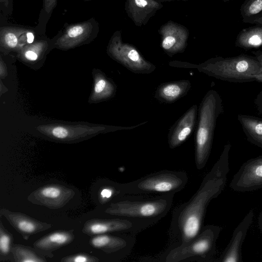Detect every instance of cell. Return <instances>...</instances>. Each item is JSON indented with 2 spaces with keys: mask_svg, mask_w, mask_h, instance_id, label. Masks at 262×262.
I'll return each mask as SVG.
<instances>
[{
  "mask_svg": "<svg viewBox=\"0 0 262 262\" xmlns=\"http://www.w3.org/2000/svg\"><path fill=\"white\" fill-rule=\"evenodd\" d=\"M11 1V0H0L1 6L6 9H8L10 5Z\"/></svg>",
  "mask_w": 262,
  "mask_h": 262,
  "instance_id": "cell-34",
  "label": "cell"
},
{
  "mask_svg": "<svg viewBox=\"0 0 262 262\" xmlns=\"http://www.w3.org/2000/svg\"><path fill=\"white\" fill-rule=\"evenodd\" d=\"M258 226L260 230L262 231V211L259 214L258 220Z\"/></svg>",
  "mask_w": 262,
  "mask_h": 262,
  "instance_id": "cell-35",
  "label": "cell"
},
{
  "mask_svg": "<svg viewBox=\"0 0 262 262\" xmlns=\"http://www.w3.org/2000/svg\"><path fill=\"white\" fill-rule=\"evenodd\" d=\"M99 26L95 18L78 23L64 25L56 44L62 47H70L90 41L98 34Z\"/></svg>",
  "mask_w": 262,
  "mask_h": 262,
  "instance_id": "cell-11",
  "label": "cell"
},
{
  "mask_svg": "<svg viewBox=\"0 0 262 262\" xmlns=\"http://www.w3.org/2000/svg\"><path fill=\"white\" fill-rule=\"evenodd\" d=\"M136 242V235L123 233L98 234L90 241L94 248L106 254L114 255L119 260L130 254Z\"/></svg>",
  "mask_w": 262,
  "mask_h": 262,
  "instance_id": "cell-8",
  "label": "cell"
},
{
  "mask_svg": "<svg viewBox=\"0 0 262 262\" xmlns=\"http://www.w3.org/2000/svg\"><path fill=\"white\" fill-rule=\"evenodd\" d=\"M174 195L125 194L110 203L104 212L110 218L129 220L149 228L166 215Z\"/></svg>",
  "mask_w": 262,
  "mask_h": 262,
  "instance_id": "cell-2",
  "label": "cell"
},
{
  "mask_svg": "<svg viewBox=\"0 0 262 262\" xmlns=\"http://www.w3.org/2000/svg\"><path fill=\"white\" fill-rule=\"evenodd\" d=\"M188 180L185 171L161 170L124 185L126 194H175L184 188Z\"/></svg>",
  "mask_w": 262,
  "mask_h": 262,
  "instance_id": "cell-6",
  "label": "cell"
},
{
  "mask_svg": "<svg viewBox=\"0 0 262 262\" xmlns=\"http://www.w3.org/2000/svg\"><path fill=\"white\" fill-rule=\"evenodd\" d=\"M249 23L262 26V16L256 17L252 19L249 22Z\"/></svg>",
  "mask_w": 262,
  "mask_h": 262,
  "instance_id": "cell-33",
  "label": "cell"
},
{
  "mask_svg": "<svg viewBox=\"0 0 262 262\" xmlns=\"http://www.w3.org/2000/svg\"><path fill=\"white\" fill-rule=\"evenodd\" d=\"M46 43L47 41L46 40L36 41L31 46L28 47V49L24 52L25 57L31 61L36 60L38 58L36 52L41 50L42 48L46 46Z\"/></svg>",
  "mask_w": 262,
  "mask_h": 262,
  "instance_id": "cell-26",
  "label": "cell"
},
{
  "mask_svg": "<svg viewBox=\"0 0 262 262\" xmlns=\"http://www.w3.org/2000/svg\"><path fill=\"white\" fill-rule=\"evenodd\" d=\"M224 2H229V1H232V0H221Z\"/></svg>",
  "mask_w": 262,
  "mask_h": 262,
  "instance_id": "cell-37",
  "label": "cell"
},
{
  "mask_svg": "<svg viewBox=\"0 0 262 262\" xmlns=\"http://www.w3.org/2000/svg\"><path fill=\"white\" fill-rule=\"evenodd\" d=\"M106 85V82L103 79L99 80L95 87V91L97 93H101L104 89Z\"/></svg>",
  "mask_w": 262,
  "mask_h": 262,
  "instance_id": "cell-32",
  "label": "cell"
},
{
  "mask_svg": "<svg viewBox=\"0 0 262 262\" xmlns=\"http://www.w3.org/2000/svg\"><path fill=\"white\" fill-rule=\"evenodd\" d=\"M230 187L237 192H249L262 188V156L244 163L234 175Z\"/></svg>",
  "mask_w": 262,
  "mask_h": 262,
  "instance_id": "cell-10",
  "label": "cell"
},
{
  "mask_svg": "<svg viewBox=\"0 0 262 262\" xmlns=\"http://www.w3.org/2000/svg\"><path fill=\"white\" fill-rule=\"evenodd\" d=\"M235 46L244 50H251L262 47V26L246 28L236 36Z\"/></svg>",
  "mask_w": 262,
  "mask_h": 262,
  "instance_id": "cell-22",
  "label": "cell"
},
{
  "mask_svg": "<svg viewBox=\"0 0 262 262\" xmlns=\"http://www.w3.org/2000/svg\"><path fill=\"white\" fill-rule=\"evenodd\" d=\"M244 23H249L262 13V0H245L240 8Z\"/></svg>",
  "mask_w": 262,
  "mask_h": 262,
  "instance_id": "cell-25",
  "label": "cell"
},
{
  "mask_svg": "<svg viewBox=\"0 0 262 262\" xmlns=\"http://www.w3.org/2000/svg\"><path fill=\"white\" fill-rule=\"evenodd\" d=\"M99 260L97 257L84 253L69 255L61 260L64 262H96Z\"/></svg>",
  "mask_w": 262,
  "mask_h": 262,
  "instance_id": "cell-27",
  "label": "cell"
},
{
  "mask_svg": "<svg viewBox=\"0 0 262 262\" xmlns=\"http://www.w3.org/2000/svg\"><path fill=\"white\" fill-rule=\"evenodd\" d=\"M74 195V191L71 188L58 184H49L33 191L28 199L34 204L55 209L63 207Z\"/></svg>",
  "mask_w": 262,
  "mask_h": 262,
  "instance_id": "cell-12",
  "label": "cell"
},
{
  "mask_svg": "<svg viewBox=\"0 0 262 262\" xmlns=\"http://www.w3.org/2000/svg\"><path fill=\"white\" fill-rule=\"evenodd\" d=\"M160 3H163L166 2H171V1H187L189 0H156Z\"/></svg>",
  "mask_w": 262,
  "mask_h": 262,
  "instance_id": "cell-36",
  "label": "cell"
},
{
  "mask_svg": "<svg viewBox=\"0 0 262 262\" xmlns=\"http://www.w3.org/2000/svg\"><path fill=\"white\" fill-rule=\"evenodd\" d=\"M0 214L5 217L26 240L28 239L31 235L46 230L52 227L50 224L36 220L25 214L11 211L5 208L1 209Z\"/></svg>",
  "mask_w": 262,
  "mask_h": 262,
  "instance_id": "cell-15",
  "label": "cell"
},
{
  "mask_svg": "<svg viewBox=\"0 0 262 262\" xmlns=\"http://www.w3.org/2000/svg\"><path fill=\"white\" fill-rule=\"evenodd\" d=\"M163 7L156 0H126L125 10L135 25H145L155 13Z\"/></svg>",
  "mask_w": 262,
  "mask_h": 262,
  "instance_id": "cell-17",
  "label": "cell"
},
{
  "mask_svg": "<svg viewBox=\"0 0 262 262\" xmlns=\"http://www.w3.org/2000/svg\"><path fill=\"white\" fill-rule=\"evenodd\" d=\"M58 0H43V11L45 16L51 15L56 7Z\"/></svg>",
  "mask_w": 262,
  "mask_h": 262,
  "instance_id": "cell-28",
  "label": "cell"
},
{
  "mask_svg": "<svg viewBox=\"0 0 262 262\" xmlns=\"http://www.w3.org/2000/svg\"><path fill=\"white\" fill-rule=\"evenodd\" d=\"M190 88V81L186 80L164 83L157 88L154 97L160 102L172 103L184 96Z\"/></svg>",
  "mask_w": 262,
  "mask_h": 262,
  "instance_id": "cell-20",
  "label": "cell"
},
{
  "mask_svg": "<svg viewBox=\"0 0 262 262\" xmlns=\"http://www.w3.org/2000/svg\"><path fill=\"white\" fill-rule=\"evenodd\" d=\"M13 237L12 234L7 231L0 222V258L1 260H13L14 257L12 252Z\"/></svg>",
  "mask_w": 262,
  "mask_h": 262,
  "instance_id": "cell-24",
  "label": "cell"
},
{
  "mask_svg": "<svg viewBox=\"0 0 262 262\" xmlns=\"http://www.w3.org/2000/svg\"><path fill=\"white\" fill-rule=\"evenodd\" d=\"M253 54L257 58L261 64L260 71L257 75L256 80L262 82V50L254 51Z\"/></svg>",
  "mask_w": 262,
  "mask_h": 262,
  "instance_id": "cell-30",
  "label": "cell"
},
{
  "mask_svg": "<svg viewBox=\"0 0 262 262\" xmlns=\"http://www.w3.org/2000/svg\"><path fill=\"white\" fill-rule=\"evenodd\" d=\"M254 217L250 210L233 232L231 238L220 257L221 262H242V247Z\"/></svg>",
  "mask_w": 262,
  "mask_h": 262,
  "instance_id": "cell-14",
  "label": "cell"
},
{
  "mask_svg": "<svg viewBox=\"0 0 262 262\" xmlns=\"http://www.w3.org/2000/svg\"><path fill=\"white\" fill-rule=\"evenodd\" d=\"M108 50L114 57L133 72L149 73L155 69L134 46L123 42L120 31H115L112 36Z\"/></svg>",
  "mask_w": 262,
  "mask_h": 262,
  "instance_id": "cell-7",
  "label": "cell"
},
{
  "mask_svg": "<svg viewBox=\"0 0 262 262\" xmlns=\"http://www.w3.org/2000/svg\"><path fill=\"white\" fill-rule=\"evenodd\" d=\"M262 16V13L260 14V15L259 16Z\"/></svg>",
  "mask_w": 262,
  "mask_h": 262,
  "instance_id": "cell-38",
  "label": "cell"
},
{
  "mask_svg": "<svg viewBox=\"0 0 262 262\" xmlns=\"http://www.w3.org/2000/svg\"><path fill=\"white\" fill-rule=\"evenodd\" d=\"M197 112V105H193L171 127L168 135V142L171 149L180 146L192 133Z\"/></svg>",
  "mask_w": 262,
  "mask_h": 262,
  "instance_id": "cell-16",
  "label": "cell"
},
{
  "mask_svg": "<svg viewBox=\"0 0 262 262\" xmlns=\"http://www.w3.org/2000/svg\"><path fill=\"white\" fill-rule=\"evenodd\" d=\"M35 32L32 28L4 26L0 28V40L2 45L13 49L18 45L31 44L34 42Z\"/></svg>",
  "mask_w": 262,
  "mask_h": 262,
  "instance_id": "cell-19",
  "label": "cell"
},
{
  "mask_svg": "<svg viewBox=\"0 0 262 262\" xmlns=\"http://www.w3.org/2000/svg\"><path fill=\"white\" fill-rule=\"evenodd\" d=\"M198 69L221 80L242 83L256 80L261 64L255 56L241 54L231 57L210 58L200 64Z\"/></svg>",
  "mask_w": 262,
  "mask_h": 262,
  "instance_id": "cell-5",
  "label": "cell"
},
{
  "mask_svg": "<svg viewBox=\"0 0 262 262\" xmlns=\"http://www.w3.org/2000/svg\"><path fill=\"white\" fill-rule=\"evenodd\" d=\"M53 135L58 138H64L67 137V130L62 127H56L52 130Z\"/></svg>",
  "mask_w": 262,
  "mask_h": 262,
  "instance_id": "cell-29",
  "label": "cell"
},
{
  "mask_svg": "<svg viewBox=\"0 0 262 262\" xmlns=\"http://www.w3.org/2000/svg\"><path fill=\"white\" fill-rule=\"evenodd\" d=\"M148 228L144 224L126 219H94L84 224L82 231L89 236L113 233L136 235Z\"/></svg>",
  "mask_w": 262,
  "mask_h": 262,
  "instance_id": "cell-9",
  "label": "cell"
},
{
  "mask_svg": "<svg viewBox=\"0 0 262 262\" xmlns=\"http://www.w3.org/2000/svg\"><path fill=\"white\" fill-rule=\"evenodd\" d=\"M222 228L217 225L204 226L190 242L178 246L166 248L152 261L159 262H209L216 253V242Z\"/></svg>",
  "mask_w": 262,
  "mask_h": 262,
  "instance_id": "cell-3",
  "label": "cell"
},
{
  "mask_svg": "<svg viewBox=\"0 0 262 262\" xmlns=\"http://www.w3.org/2000/svg\"><path fill=\"white\" fill-rule=\"evenodd\" d=\"M222 99L215 90H209L199 107V116L195 137V163L198 169L205 167L212 145L217 119L223 113Z\"/></svg>",
  "mask_w": 262,
  "mask_h": 262,
  "instance_id": "cell-4",
  "label": "cell"
},
{
  "mask_svg": "<svg viewBox=\"0 0 262 262\" xmlns=\"http://www.w3.org/2000/svg\"><path fill=\"white\" fill-rule=\"evenodd\" d=\"M159 32L161 47L167 54L172 55L185 50L189 35L185 26L169 20L161 26Z\"/></svg>",
  "mask_w": 262,
  "mask_h": 262,
  "instance_id": "cell-13",
  "label": "cell"
},
{
  "mask_svg": "<svg viewBox=\"0 0 262 262\" xmlns=\"http://www.w3.org/2000/svg\"><path fill=\"white\" fill-rule=\"evenodd\" d=\"M255 103L259 114L262 115V90L257 96L255 100Z\"/></svg>",
  "mask_w": 262,
  "mask_h": 262,
  "instance_id": "cell-31",
  "label": "cell"
},
{
  "mask_svg": "<svg viewBox=\"0 0 262 262\" xmlns=\"http://www.w3.org/2000/svg\"><path fill=\"white\" fill-rule=\"evenodd\" d=\"M237 120L247 140L253 144L262 148V118L239 114Z\"/></svg>",
  "mask_w": 262,
  "mask_h": 262,
  "instance_id": "cell-21",
  "label": "cell"
},
{
  "mask_svg": "<svg viewBox=\"0 0 262 262\" xmlns=\"http://www.w3.org/2000/svg\"><path fill=\"white\" fill-rule=\"evenodd\" d=\"M231 147L230 143L224 145L219 159L206 174L196 192L188 201L173 210L166 248L185 244L200 232L209 203L218 197L226 185Z\"/></svg>",
  "mask_w": 262,
  "mask_h": 262,
  "instance_id": "cell-1",
  "label": "cell"
},
{
  "mask_svg": "<svg viewBox=\"0 0 262 262\" xmlns=\"http://www.w3.org/2000/svg\"><path fill=\"white\" fill-rule=\"evenodd\" d=\"M74 230H59L40 238L33 244L36 251L43 256L52 258L53 252L66 246L74 239Z\"/></svg>",
  "mask_w": 262,
  "mask_h": 262,
  "instance_id": "cell-18",
  "label": "cell"
},
{
  "mask_svg": "<svg viewBox=\"0 0 262 262\" xmlns=\"http://www.w3.org/2000/svg\"><path fill=\"white\" fill-rule=\"evenodd\" d=\"M12 252L15 261L44 262L47 260L45 256L38 253L34 248L20 244H13Z\"/></svg>",
  "mask_w": 262,
  "mask_h": 262,
  "instance_id": "cell-23",
  "label": "cell"
}]
</instances>
